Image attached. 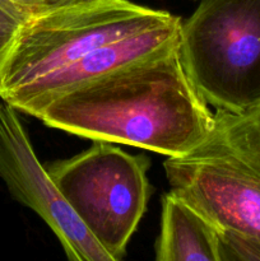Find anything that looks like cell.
I'll use <instances>...</instances> for the list:
<instances>
[{
  "label": "cell",
  "mask_w": 260,
  "mask_h": 261,
  "mask_svg": "<svg viewBox=\"0 0 260 261\" xmlns=\"http://www.w3.org/2000/svg\"><path fill=\"white\" fill-rule=\"evenodd\" d=\"M172 17L129 0H89L30 18L0 69V98L4 101L98 46Z\"/></svg>",
  "instance_id": "4"
},
{
  "label": "cell",
  "mask_w": 260,
  "mask_h": 261,
  "mask_svg": "<svg viewBox=\"0 0 260 261\" xmlns=\"http://www.w3.org/2000/svg\"><path fill=\"white\" fill-rule=\"evenodd\" d=\"M0 2L24 17L25 19H30L64 8L82 4L89 0H0Z\"/></svg>",
  "instance_id": "10"
},
{
  "label": "cell",
  "mask_w": 260,
  "mask_h": 261,
  "mask_svg": "<svg viewBox=\"0 0 260 261\" xmlns=\"http://www.w3.org/2000/svg\"><path fill=\"white\" fill-rule=\"evenodd\" d=\"M181 22L180 18L173 15L166 22L110 41L92 50L75 63L23 87L3 102L14 107L17 111L36 117L48 102L61 94L139 60L177 40Z\"/></svg>",
  "instance_id": "7"
},
{
  "label": "cell",
  "mask_w": 260,
  "mask_h": 261,
  "mask_svg": "<svg viewBox=\"0 0 260 261\" xmlns=\"http://www.w3.org/2000/svg\"><path fill=\"white\" fill-rule=\"evenodd\" d=\"M45 167L89 233L112 260H121L147 211L148 158L93 140L84 152Z\"/></svg>",
  "instance_id": "5"
},
{
  "label": "cell",
  "mask_w": 260,
  "mask_h": 261,
  "mask_svg": "<svg viewBox=\"0 0 260 261\" xmlns=\"http://www.w3.org/2000/svg\"><path fill=\"white\" fill-rule=\"evenodd\" d=\"M178 54L216 111L260 102V0H201L181 22Z\"/></svg>",
  "instance_id": "3"
},
{
  "label": "cell",
  "mask_w": 260,
  "mask_h": 261,
  "mask_svg": "<svg viewBox=\"0 0 260 261\" xmlns=\"http://www.w3.org/2000/svg\"><path fill=\"white\" fill-rule=\"evenodd\" d=\"M158 261H218L213 224L173 191L162 199V227L155 244Z\"/></svg>",
  "instance_id": "8"
},
{
  "label": "cell",
  "mask_w": 260,
  "mask_h": 261,
  "mask_svg": "<svg viewBox=\"0 0 260 261\" xmlns=\"http://www.w3.org/2000/svg\"><path fill=\"white\" fill-rule=\"evenodd\" d=\"M36 117L78 137L171 158L193 150L213 125L208 103L181 63L178 38L61 94Z\"/></svg>",
  "instance_id": "1"
},
{
  "label": "cell",
  "mask_w": 260,
  "mask_h": 261,
  "mask_svg": "<svg viewBox=\"0 0 260 261\" xmlns=\"http://www.w3.org/2000/svg\"><path fill=\"white\" fill-rule=\"evenodd\" d=\"M25 18L0 2V69L4 65Z\"/></svg>",
  "instance_id": "9"
},
{
  "label": "cell",
  "mask_w": 260,
  "mask_h": 261,
  "mask_svg": "<svg viewBox=\"0 0 260 261\" xmlns=\"http://www.w3.org/2000/svg\"><path fill=\"white\" fill-rule=\"evenodd\" d=\"M0 176L15 200L37 213L70 261H114L89 233L33 150L18 111L0 102Z\"/></svg>",
  "instance_id": "6"
},
{
  "label": "cell",
  "mask_w": 260,
  "mask_h": 261,
  "mask_svg": "<svg viewBox=\"0 0 260 261\" xmlns=\"http://www.w3.org/2000/svg\"><path fill=\"white\" fill-rule=\"evenodd\" d=\"M171 191L198 209L217 231L260 244V102L213 114L206 137L163 163Z\"/></svg>",
  "instance_id": "2"
}]
</instances>
